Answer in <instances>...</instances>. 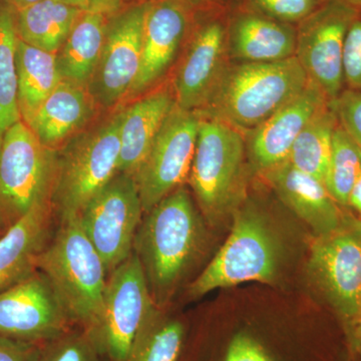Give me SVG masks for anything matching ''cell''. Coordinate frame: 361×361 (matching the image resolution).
<instances>
[{
    "instance_id": "4316f807",
    "label": "cell",
    "mask_w": 361,
    "mask_h": 361,
    "mask_svg": "<svg viewBox=\"0 0 361 361\" xmlns=\"http://www.w3.org/2000/svg\"><path fill=\"white\" fill-rule=\"evenodd\" d=\"M186 336L182 320L166 317L157 308L137 334L126 361H177Z\"/></svg>"
},
{
    "instance_id": "9c48e42d",
    "label": "cell",
    "mask_w": 361,
    "mask_h": 361,
    "mask_svg": "<svg viewBox=\"0 0 361 361\" xmlns=\"http://www.w3.org/2000/svg\"><path fill=\"white\" fill-rule=\"evenodd\" d=\"M358 11L344 0H322L296 30L295 58L329 102L345 90L344 44Z\"/></svg>"
},
{
    "instance_id": "30bf717a",
    "label": "cell",
    "mask_w": 361,
    "mask_h": 361,
    "mask_svg": "<svg viewBox=\"0 0 361 361\" xmlns=\"http://www.w3.org/2000/svg\"><path fill=\"white\" fill-rule=\"evenodd\" d=\"M133 176L118 173L78 214L80 226L110 274L130 257L142 219Z\"/></svg>"
},
{
    "instance_id": "7a4b0ae2",
    "label": "cell",
    "mask_w": 361,
    "mask_h": 361,
    "mask_svg": "<svg viewBox=\"0 0 361 361\" xmlns=\"http://www.w3.org/2000/svg\"><path fill=\"white\" fill-rule=\"evenodd\" d=\"M308 82L295 56L228 66L197 114L227 123L245 135L298 96Z\"/></svg>"
},
{
    "instance_id": "ab89813d",
    "label": "cell",
    "mask_w": 361,
    "mask_h": 361,
    "mask_svg": "<svg viewBox=\"0 0 361 361\" xmlns=\"http://www.w3.org/2000/svg\"><path fill=\"white\" fill-rule=\"evenodd\" d=\"M344 1L348 2L349 4L357 9H361V0H344Z\"/></svg>"
},
{
    "instance_id": "3957f363",
    "label": "cell",
    "mask_w": 361,
    "mask_h": 361,
    "mask_svg": "<svg viewBox=\"0 0 361 361\" xmlns=\"http://www.w3.org/2000/svg\"><path fill=\"white\" fill-rule=\"evenodd\" d=\"M37 269L49 280L73 324L90 329L101 310L109 274L78 216L61 218L37 259Z\"/></svg>"
},
{
    "instance_id": "83f0119b",
    "label": "cell",
    "mask_w": 361,
    "mask_h": 361,
    "mask_svg": "<svg viewBox=\"0 0 361 361\" xmlns=\"http://www.w3.org/2000/svg\"><path fill=\"white\" fill-rule=\"evenodd\" d=\"M16 21L8 8H0V146L7 130L21 121L18 108Z\"/></svg>"
},
{
    "instance_id": "7c38bea8",
    "label": "cell",
    "mask_w": 361,
    "mask_h": 361,
    "mask_svg": "<svg viewBox=\"0 0 361 361\" xmlns=\"http://www.w3.org/2000/svg\"><path fill=\"white\" fill-rule=\"evenodd\" d=\"M75 327L39 270L0 291V336L44 345Z\"/></svg>"
},
{
    "instance_id": "1f68e13d",
    "label": "cell",
    "mask_w": 361,
    "mask_h": 361,
    "mask_svg": "<svg viewBox=\"0 0 361 361\" xmlns=\"http://www.w3.org/2000/svg\"><path fill=\"white\" fill-rule=\"evenodd\" d=\"M320 1L322 0H252L264 16L286 23H300L314 11Z\"/></svg>"
},
{
    "instance_id": "d590c367",
    "label": "cell",
    "mask_w": 361,
    "mask_h": 361,
    "mask_svg": "<svg viewBox=\"0 0 361 361\" xmlns=\"http://www.w3.org/2000/svg\"><path fill=\"white\" fill-rule=\"evenodd\" d=\"M348 206H351L355 209V212L358 214L361 220V175L357 180H356L350 196H349Z\"/></svg>"
},
{
    "instance_id": "4fadbf2b",
    "label": "cell",
    "mask_w": 361,
    "mask_h": 361,
    "mask_svg": "<svg viewBox=\"0 0 361 361\" xmlns=\"http://www.w3.org/2000/svg\"><path fill=\"white\" fill-rule=\"evenodd\" d=\"M310 273L334 310L346 320L361 315V227L342 221L311 248Z\"/></svg>"
},
{
    "instance_id": "8992f818",
    "label": "cell",
    "mask_w": 361,
    "mask_h": 361,
    "mask_svg": "<svg viewBox=\"0 0 361 361\" xmlns=\"http://www.w3.org/2000/svg\"><path fill=\"white\" fill-rule=\"evenodd\" d=\"M156 310L141 263L133 252L109 274L99 315L85 330L106 361H126Z\"/></svg>"
},
{
    "instance_id": "7402d4cb",
    "label": "cell",
    "mask_w": 361,
    "mask_h": 361,
    "mask_svg": "<svg viewBox=\"0 0 361 361\" xmlns=\"http://www.w3.org/2000/svg\"><path fill=\"white\" fill-rule=\"evenodd\" d=\"M92 113V99L84 85L61 80L28 127L45 147L56 149L89 121Z\"/></svg>"
},
{
    "instance_id": "e575fe53",
    "label": "cell",
    "mask_w": 361,
    "mask_h": 361,
    "mask_svg": "<svg viewBox=\"0 0 361 361\" xmlns=\"http://www.w3.org/2000/svg\"><path fill=\"white\" fill-rule=\"evenodd\" d=\"M123 0H90L89 11L106 14L115 13L122 6Z\"/></svg>"
},
{
    "instance_id": "4dcf8cb0",
    "label": "cell",
    "mask_w": 361,
    "mask_h": 361,
    "mask_svg": "<svg viewBox=\"0 0 361 361\" xmlns=\"http://www.w3.org/2000/svg\"><path fill=\"white\" fill-rule=\"evenodd\" d=\"M345 89L361 92V9L349 27L343 51Z\"/></svg>"
},
{
    "instance_id": "ac0fdd59",
    "label": "cell",
    "mask_w": 361,
    "mask_h": 361,
    "mask_svg": "<svg viewBox=\"0 0 361 361\" xmlns=\"http://www.w3.org/2000/svg\"><path fill=\"white\" fill-rule=\"evenodd\" d=\"M263 174L281 200L319 236L341 225L343 217L338 204L322 180L300 172L287 161Z\"/></svg>"
},
{
    "instance_id": "f546056e",
    "label": "cell",
    "mask_w": 361,
    "mask_h": 361,
    "mask_svg": "<svg viewBox=\"0 0 361 361\" xmlns=\"http://www.w3.org/2000/svg\"><path fill=\"white\" fill-rule=\"evenodd\" d=\"M39 361H106L87 330L73 327L40 348Z\"/></svg>"
},
{
    "instance_id": "8fae6325",
    "label": "cell",
    "mask_w": 361,
    "mask_h": 361,
    "mask_svg": "<svg viewBox=\"0 0 361 361\" xmlns=\"http://www.w3.org/2000/svg\"><path fill=\"white\" fill-rule=\"evenodd\" d=\"M200 116L175 104L148 155L135 173L142 210L148 213L189 178Z\"/></svg>"
},
{
    "instance_id": "e0dca14e",
    "label": "cell",
    "mask_w": 361,
    "mask_h": 361,
    "mask_svg": "<svg viewBox=\"0 0 361 361\" xmlns=\"http://www.w3.org/2000/svg\"><path fill=\"white\" fill-rule=\"evenodd\" d=\"M187 28V14L177 0L149 4L145 25L141 66L130 94L148 89L172 63Z\"/></svg>"
},
{
    "instance_id": "603a6c76",
    "label": "cell",
    "mask_w": 361,
    "mask_h": 361,
    "mask_svg": "<svg viewBox=\"0 0 361 361\" xmlns=\"http://www.w3.org/2000/svg\"><path fill=\"white\" fill-rule=\"evenodd\" d=\"M106 26L104 14L85 11L80 16L56 54L63 80L84 87L89 84L101 59Z\"/></svg>"
},
{
    "instance_id": "8d00e7d4",
    "label": "cell",
    "mask_w": 361,
    "mask_h": 361,
    "mask_svg": "<svg viewBox=\"0 0 361 361\" xmlns=\"http://www.w3.org/2000/svg\"><path fill=\"white\" fill-rule=\"evenodd\" d=\"M68 6L78 7L82 11H87L90 7V0H59Z\"/></svg>"
},
{
    "instance_id": "ffe728a7",
    "label": "cell",
    "mask_w": 361,
    "mask_h": 361,
    "mask_svg": "<svg viewBox=\"0 0 361 361\" xmlns=\"http://www.w3.org/2000/svg\"><path fill=\"white\" fill-rule=\"evenodd\" d=\"M227 40L230 56L242 63H271L295 56L296 30L264 14H240Z\"/></svg>"
},
{
    "instance_id": "52a82bcc",
    "label": "cell",
    "mask_w": 361,
    "mask_h": 361,
    "mask_svg": "<svg viewBox=\"0 0 361 361\" xmlns=\"http://www.w3.org/2000/svg\"><path fill=\"white\" fill-rule=\"evenodd\" d=\"M245 154L243 133L200 116L189 179L208 219L217 220L239 194Z\"/></svg>"
},
{
    "instance_id": "6da1fadb",
    "label": "cell",
    "mask_w": 361,
    "mask_h": 361,
    "mask_svg": "<svg viewBox=\"0 0 361 361\" xmlns=\"http://www.w3.org/2000/svg\"><path fill=\"white\" fill-rule=\"evenodd\" d=\"M203 241L200 216L185 188L146 213L135 233L133 252L155 304L168 300L200 253Z\"/></svg>"
},
{
    "instance_id": "2e32d148",
    "label": "cell",
    "mask_w": 361,
    "mask_h": 361,
    "mask_svg": "<svg viewBox=\"0 0 361 361\" xmlns=\"http://www.w3.org/2000/svg\"><path fill=\"white\" fill-rule=\"evenodd\" d=\"M228 40L218 21L199 30L175 80L176 104L183 110H201L227 68Z\"/></svg>"
},
{
    "instance_id": "cb8c5ba5",
    "label": "cell",
    "mask_w": 361,
    "mask_h": 361,
    "mask_svg": "<svg viewBox=\"0 0 361 361\" xmlns=\"http://www.w3.org/2000/svg\"><path fill=\"white\" fill-rule=\"evenodd\" d=\"M16 61L18 108L21 120L28 126L63 78L56 54L42 51L20 39L16 44Z\"/></svg>"
},
{
    "instance_id": "74e56055",
    "label": "cell",
    "mask_w": 361,
    "mask_h": 361,
    "mask_svg": "<svg viewBox=\"0 0 361 361\" xmlns=\"http://www.w3.org/2000/svg\"><path fill=\"white\" fill-rule=\"evenodd\" d=\"M11 226L13 225L7 220L6 214L4 213L1 207H0V237H1Z\"/></svg>"
},
{
    "instance_id": "f1b7e54d",
    "label": "cell",
    "mask_w": 361,
    "mask_h": 361,
    "mask_svg": "<svg viewBox=\"0 0 361 361\" xmlns=\"http://www.w3.org/2000/svg\"><path fill=\"white\" fill-rule=\"evenodd\" d=\"M360 175L361 147L338 123L323 183L338 205L348 206L349 196Z\"/></svg>"
},
{
    "instance_id": "d4e9b609",
    "label": "cell",
    "mask_w": 361,
    "mask_h": 361,
    "mask_svg": "<svg viewBox=\"0 0 361 361\" xmlns=\"http://www.w3.org/2000/svg\"><path fill=\"white\" fill-rule=\"evenodd\" d=\"M84 13L59 0H40L20 9L16 23L18 39L42 51L58 54Z\"/></svg>"
},
{
    "instance_id": "d6a6232c",
    "label": "cell",
    "mask_w": 361,
    "mask_h": 361,
    "mask_svg": "<svg viewBox=\"0 0 361 361\" xmlns=\"http://www.w3.org/2000/svg\"><path fill=\"white\" fill-rule=\"evenodd\" d=\"M329 104L338 123L361 147V92L345 89Z\"/></svg>"
},
{
    "instance_id": "277c9868",
    "label": "cell",
    "mask_w": 361,
    "mask_h": 361,
    "mask_svg": "<svg viewBox=\"0 0 361 361\" xmlns=\"http://www.w3.org/2000/svg\"><path fill=\"white\" fill-rule=\"evenodd\" d=\"M123 111L73 139L58 157L51 203L59 217L78 216L118 174Z\"/></svg>"
},
{
    "instance_id": "484cf974",
    "label": "cell",
    "mask_w": 361,
    "mask_h": 361,
    "mask_svg": "<svg viewBox=\"0 0 361 361\" xmlns=\"http://www.w3.org/2000/svg\"><path fill=\"white\" fill-rule=\"evenodd\" d=\"M337 125L338 120L329 104L311 118L297 137L287 161L300 172L323 182Z\"/></svg>"
},
{
    "instance_id": "5b68a950",
    "label": "cell",
    "mask_w": 361,
    "mask_h": 361,
    "mask_svg": "<svg viewBox=\"0 0 361 361\" xmlns=\"http://www.w3.org/2000/svg\"><path fill=\"white\" fill-rule=\"evenodd\" d=\"M279 248L264 218L246 208L235 216L231 234L213 260L190 286L198 298L245 282H270L277 274Z\"/></svg>"
},
{
    "instance_id": "9a60e30c",
    "label": "cell",
    "mask_w": 361,
    "mask_h": 361,
    "mask_svg": "<svg viewBox=\"0 0 361 361\" xmlns=\"http://www.w3.org/2000/svg\"><path fill=\"white\" fill-rule=\"evenodd\" d=\"M329 104L324 92L310 80L298 96L247 133L246 149L254 167L265 173L286 161L297 137Z\"/></svg>"
},
{
    "instance_id": "ba28073f",
    "label": "cell",
    "mask_w": 361,
    "mask_h": 361,
    "mask_svg": "<svg viewBox=\"0 0 361 361\" xmlns=\"http://www.w3.org/2000/svg\"><path fill=\"white\" fill-rule=\"evenodd\" d=\"M58 156L23 121L0 146V207L11 225L42 202L51 200Z\"/></svg>"
},
{
    "instance_id": "44dd1931",
    "label": "cell",
    "mask_w": 361,
    "mask_h": 361,
    "mask_svg": "<svg viewBox=\"0 0 361 361\" xmlns=\"http://www.w3.org/2000/svg\"><path fill=\"white\" fill-rule=\"evenodd\" d=\"M175 104L170 92L163 90L142 97L123 111L118 173L134 177Z\"/></svg>"
},
{
    "instance_id": "5bb4252c",
    "label": "cell",
    "mask_w": 361,
    "mask_h": 361,
    "mask_svg": "<svg viewBox=\"0 0 361 361\" xmlns=\"http://www.w3.org/2000/svg\"><path fill=\"white\" fill-rule=\"evenodd\" d=\"M149 4L118 14L106 26L101 59L90 82L104 106H111L130 92L141 66L145 25Z\"/></svg>"
},
{
    "instance_id": "836d02e7",
    "label": "cell",
    "mask_w": 361,
    "mask_h": 361,
    "mask_svg": "<svg viewBox=\"0 0 361 361\" xmlns=\"http://www.w3.org/2000/svg\"><path fill=\"white\" fill-rule=\"evenodd\" d=\"M40 348L0 336V361H39Z\"/></svg>"
},
{
    "instance_id": "60d3db41",
    "label": "cell",
    "mask_w": 361,
    "mask_h": 361,
    "mask_svg": "<svg viewBox=\"0 0 361 361\" xmlns=\"http://www.w3.org/2000/svg\"><path fill=\"white\" fill-rule=\"evenodd\" d=\"M357 322H360V330H361V315H360V318H358Z\"/></svg>"
},
{
    "instance_id": "f35d334b",
    "label": "cell",
    "mask_w": 361,
    "mask_h": 361,
    "mask_svg": "<svg viewBox=\"0 0 361 361\" xmlns=\"http://www.w3.org/2000/svg\"><path fill=\"white\" fill-rule=\"evenodd\" d=\"M39 1H40V0H14V4L18 7V9H21L25 8L26 6H32V4Z\"/></svg>"
},
{
    "instance_id": "d6986e66",
    "label": "cell",
    "mask_w": 361,
    "mask_h": 361,
    "mask_svg": "<svg viewBox=\"0 0 361 361\" xmlns=\"http://www.w3.org/2000/svg\"><path fill=\"white\" fill-rule=\"evenodd\" d=\"M51 200L37 204L0 237V291L37 270V259L51 237Z\"/></svg>"
}]
</instances>
